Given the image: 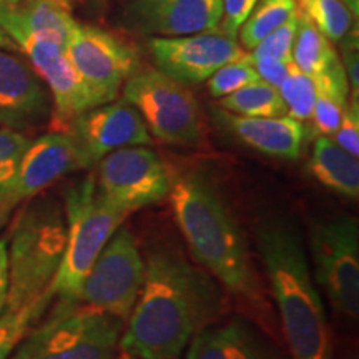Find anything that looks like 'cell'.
Here are the masks:
<instances>
[{
    "instance_id": "1",
    "label": "cell",
    "mask_w": 359,
    "mask_h": 359,
    "mask_svg": "<svg viewBox=\"0 0 359 359\" xmlns=\"http://www.w3.org/2000/svg\"><path fill=\"white\" fill-rule=\"evenodd\" d=\"M222 309L218 281L173 245L145 258V280L125 323L118 351L133 359H180Z\"/></svg>"
},
{
    "instance_id": "18",
    "label": "cell",
    "mask_w": 359,
    "mask_h": 359,
    "mask_svg": "<svg viewBox=\"0 0 359 359\" xmlns=\"http://www.w3.org/2000/svg\"><path fill=\"white\" fill-rule=\"evenodd\" d=\"M185 359H290L246 318L210 323L193 336Z\"/></svg>"
},
{
    "instance_id": "4",
    "label": "cell",
    "mask_w": 359,
    "mask_h": 359,
    "mask_svg": "<svg viewBox=\"0 0 359 359\" xmlns=\"http://www.w3.org/2000/svg\"><path fill=\"white\" fill-rule=\"evenodd\" d=\"M67 241L64 205L53 196L25 201L7 240L8 293L6 309H20L50 288Z\"/></svg>"
},
{
    "instance_id": "27",
    "label": "cell",
    "mask_w": 359,
    "mask_h": 359,
    "mask_svg": "<svg viewBox=\"0 0 359 359\" xmlns=\"http://www.w3.org/2000/svg\"><path fill=\"white\" fill-rule=\"evenodd\" d=\"M294 4L331 42L339 43L351 30L353 13L343 0H294Z\"/></svg>"
},
{
    "instance_id": "31",
    "label": "cell",
    "mask_w": 359,
    "mask_h": 359,
    "mask_svg": "<svg viewBox=\"0 0 359 359\" xmlns=\"http://www.w3.org/2000/svg\"><path fill=\"white\" fill-rule=\"evenodd\" d=\"M296 29H298V11H296L285 24H281L278 29L273 30L271 34L266 35V37L253 48L251 55L293 60V58H291V52H293Z\"/></svg>"
},
{
    "instance_id": "22",
    "label": "cell",
    "mask_w": 359,
    "mask_h": 359,
    "mask_svg": "<svg viewBox=\"0 0 359 359\" xmlns=\"http://www.w3.org/2000/svg\"><path fill=\"white\" fill-rule=\"evenodd\" d=\"M313 80L316 87L311 115L314 130L325 137H333L349 102V83L341 60H336Z\"/></svg>"
},
{
    "instance_id": "34",
    "label": "cell",
    "mask_w": 359,
    "mask_h": 359,
    "mask_svg": "<svg viewBox=\"0 0 359 359\" xmlns=\"http://www.w3.org/2000/svg\"><path fill=\"white\" fill-rule=\"evenodd\" d=\"M257 2L258 0H222V20L218 24V30L236 37L238 30Z\"/></svg>"
},
{
    "instance_id": "25",
    "label": "cell",
    "mask_w": 359,
    "mask_h": 359,
    "mask_svg": "<svg viewBox=\"0 0 359 359\" xmlns=\"http://www.w3.org/2000/svg\"><path fill=\"white\" fill-rule=\"evenodd\" d=\"M296 12L294 0H258L240 27L241 47L253 50L262 40Z\"/></svg>"
},
{
    "instance_id": "7",
    "label": "cell",
    "mask_w": 359,
    "mask_h": 359,
    "mask_svg": "<svg viewBox=\"0 0 359 359\" xmlns=\"http://www.w3.org/2000/svg\"><path fill=\"white\" fill-rule=\"evenodd\" d=\"M122 93L156 140L175 147H196L203 140V115L187 85L158 69H138L123 83Z\"/></svg>"
},
{
    "instance_id": "38",
    "label": "cell",
    "mask_w": 359,
    "mask_h": 359,
    "mask_svg": "<svg viewBox=\"0 0 359 359\" xmlns=\"http://www.w3.org/2000/svg\"><path fill=\"white\" fill-rule=\"evenodd\" d=\"M343 2H344V6L349 8V12H351L353 15L356 17L358 15V6H359L358 0H343Z\"/></svg>"
},
{
    "instance_id": "6",
    "label": "cell",
    "mask_w": 359,
    "mask_h": 359,
    "mask_svg": "<svg viewBox=\"0 0 359 359\" xmlns=\"http://www.w3.org/2000/svg\"><path fill=\"white\" fill-rule=\"evenodd\" d=\"M125 323L87 304L60 303L27 331L8 359H118Z\"/></svg>"
},
{
    "instance_id": "2",
    "label": "cell",
    "mask_w": 359,
    "mask_h": 359,
    "mask_svg": "<svg viewBox=\"0 0 359 359\" xmlns=\"http://www.w3.org/2000/svg\"><path fill=\"white\" fill-rule=\"evenodd\" d=\"M170 178L167 198L193 259L233 296L262 303L248 243L217 183L200 170L170 168Z\"/></svg>"
},
{
    "instance_id": "36",
    "label": "cell",
    "mask_w": 359,
    "mask_h": 359,
    "mask_svg": "<svg viewBox=\"0 0 359 359\" xmlns=\"http://www.w3.org/2000/svg\"><path fill=\"white\" fill-rule=\"evenodd\" d=\"M8 293V259H7V240L0 238V314L6 311Z\"/></svg>"
},
{
    "instance_id": "26",
    "label": "cell",
    "mask_w": 359,
    "mask_h": 359,
    "mask_svg": "<svg viewBox=\"0 0 359 359\" xmlns=\"http://www.w3.org/2000/svg\"><path fill=\"white\" fill-rule=\"evenodd\" d=\"M53 294L50 290L47 293L35 299L34 303L27 304V306L15 309H6L0 314V359H8L20 339L24 338L27 331L32 327L34 323L40 320V316L52 303Z\"/></svg>"
},
{
    "instance_id": "12",
    "label": "cell",
    "mask_w": 359,
    "mask_h": 359,
    "mask_svg": "<svg viewBox=\"0 0 359 359\" xmlns=\"http://www.w3.org/2000/svg\"><path fill=\"white\" fill-rule=\"evenodd\" d=\"M0 29L29 57L30 65L45 83L52 97L53 123L64 132L75 116L97 107L88 88L72 65L64 45L40 39L27 32L19 24L0 15Z\"/></svg>"
},
{
    "instance_id": "28",
    "label": "cell",
    "mask_w": 359,
    "mask_h": 359,
    "mask_svg": "<svg viewBox=\"0 0 359 359\" xmlns=\"http://www.w3.org/2000/svg\"><path fill=\"white\" fill-rule=\"evenodd\" d=\"M278 92L286 107V115L298 122L311 120L314 100H316V87H314L313 77L303 74L298 67L293 65L288 77L278 87Z\"/></svg>"
},
{
    "instance_id": "15",
    "label": "cell",
    "mask_w": 359,
    "mask_h": 359,
    "mask_svg": "<svg viewBox=\"0 0 359 359\" xmlns=\"http://www.w3.org/2000/svg\"><path fill=\"white\" fill-rule=\"evenodd\" d=\"M64 132L77 143L83 167L92 168L111 151L150 147L154 140L142 115L128 102H109L75 116Z\"/></svg>"
},
{
    "instance_id": "29",
    "label": "cell",
    "mask_w": 359,
    "mask_h": 359,
    "mask_svg": "<svg viewBox=\"0 0 359 359\" xmlns=\"http://www.w3.org/2000/svg\"><path fill=\"white\" fill-rule=\"evenodd\" d=\"M259 77L257 70L253 69L250 62V53L241 60L231 62V64L223 65L215 74L206 80L208 83V92L213 98H223L236 90L246 87V85L258 82Z\"/></svg>"
},
{
    "instance_id": "40",
    "label": "cell",
    "mask_w": 359,
    "mask_h": 359,
    "mask_svg": "<svg viewBox=\"0 0 359 359\" xmlns=\"http://www.w3.org/2000/svg\"><path fill=\"white\" fill-rule=\"evenodd\" d=\"M123 359H133V358H127V356H123Z\"/></svg>"
},
{
    "instance_id": "14",
    "label": "cell",
    "mask_w": 359,
    "mask_h": 359,
    "mask_svg": "<svg viewBox=\"0 0 359 359\" xmlns=\"http://www.w3.org/2000/svg\"><path fill=\"white\" fill-rule=\"evenodd\" d=\"M79 170H85L82 155L67 132L55 130L32 140L11 187L0 195V226L13 210Z\"/></svg>"
},
{
    "instance_id": "33",
    "label": "cell",
    "mask_w": 359,
    "mask_h": 359,
    "mask_svg": "<svg viewBox=\"0 0 359 359\" xmlns=\"http://www.w3.org/2000/svg\"><path fill=\"white\" fill-rule=\"evenodd\" d=\"M341 43V65L346 74L349 83V97L359 98V50H358V29H351L339 40Z\"/></svg>"
},
{
    "instance_id": "20",
    "label": "cell",
    "mask_w": 359,
    "mask_h": 359,
    "mask_svg": "<svg viewBox=\"0 0 359 359\" xmlns=\"http://www.w3.org/2000/svg\"><path fill=\"white\" fill-rule=\"evenodd\" d=\"M0 15L64 47L79 25L74 19V0H24L19 6H0Z\"/></svg>"
},
{
    "instance_id": "3",
    "label": "cell",
    "mask_w": 359,
    "mask_h": 359,
    "mask_svg": "<svg viewBox=\"0 0 359 359\" xmlns=\"http://www.w3.org/2000/svg\"><path fill=\"white\" fill-rule=\"evenodd\" d=\"M257 245L290 359H334L326 308L298 231L280 219H266L257 228Z\"/></svg>"
},
{
    "instance_id": "30",
    "label": "cell",
    "mask_w": 359,
    "mask_h": 359,
    "mask_svg": "<svg viewBox=\"0 0 359 359\" xmlns=\"http://www.w3.org/2000/svg\"><path fill=\"white\" fill-rule=\"evenodd\" d=\"M30 143L32 140L19 130L0 127V195L11 187L15 178Z\"/></svg>"
},
{
    "instance_id": "21",
    "label": "cell",
    "mask_w": 359,
    "mask_h": 359,
    "mask_svg": "<svg viewBox=\"0 0 359 359\" xmlns=\"http://www.w3.org/2000/svg\"><path fill=\"white\" fill-rule=\"evenodd\" d=\"M308 170L314 180L327 190L358 200L359 196V160L348 154L331 137L320 135L313 145Z\"/></svg>"
},
{
    "instance_id": "39",
    "label": "cell",
    "mask_w": 359,
    "mask_h": 359,
    "mask_svg": "<svg viewBox=\"0 0 359 359\" xmlns=\"http://www.w3.org/2000/svg\"><path fill=\"white\" fill-rule=\"evenodd\" d=\"M24 0H0V6H19Z\"/></svg>"
},
{
    "instance_id": "23",
    "label": "cell",
    "mask_w": 359,
    "mask_h": 359,
    "mask_svg": "<svg viewBox=\"0 0 359 359\" xmlns=\"http://www.w3.org/2000/svg\"><path fill=\"white\" fill-rule=\"evenodd\" d=\"M291 58L303 74L316 77L336 60H339V55L334 50L333 42L304 13L298 11V29H296Z\"/></svg>"
},
{
    "instance_id": "17",
    "label": "cell",
    "mask_w": 359,
    "mask_h": 359,
    "mask_svg": "<svg viewBox=\"0 0 359 359\" xmlns=\"http://www.w3.org/2000/svg\"><path fill=\"white\" fill-rule=\"evenodd\" d=\"M50 111V93L35 70L0 48V127L22 132L42 123Z\"/></svg>"
},
{
    "instance_id": "32",
    "label": "cell",
    "mask_w": 359,
    "mask_h": 359,
    "mask_svg": "<svg viewBox=\"0 0 359 359\" xmlns=\"http://www.w3.org/2000/svg\"><path fill=\"white\" fill-rule=\"evenodd\" d=\"M333 140L348 154L359 156V103L358 98L349 97L341 122L333 133Z\"/></svg>"
},
{
    "instance_id": "35",
    "label": "cell",
    "mask_w": 359,
    "mask_h": 359,
    "mask_svg": "<svg viewBox=\"0 0 359 359\" xmlns=\"http://www.w3.org/2000/svg\"><path fill=\"white\" fill-rule=\"evenodd\" d=\"M250 62L253 69L257 70L259 80L266 82L273 87H280L288 77V74L293 69V60H283V58L273 57H257L250 53Z\"/></svg>"
},
{
    "instance_id": "8",
    "label": "cell",
    "mask_w": 359,
    "mask_h": 359,
    "mask_svg": "<svg viewBox=\"0 0 359 359\" xmlns=\"http://www.w3.org/2000/svg\"><path fill=\"white\" fill-rule=\"evenodd\" d=\"M313 280L336 311L359 316V223L351 215L318 219L309 230Z\"/></svg>"
},
{
    "instance_id": "16",
    "label": "cell",
    "mask_w": 359,
    "mask_h": 359,
    "mask_svg": "<svg viewBox=\"0 0 359 359\" xmlns=\"http://www.w3.org/2000/svg\"><path fill=\"white\" fill-rule=\"evenodd\" d=\"M128 25L154 37H182L218 29L222 0H133Z\"/></svg>"
},
{
    "instance_id": "11",
    "label": "cell",
    "mask_w": 359,
    "mask_h": 359,
    "mask_svg": "<svg viewBox=\"0 0 359 359\" xmlns=\"http://www.w3.org/2000/svg\"><path fill=\"white\" fill-rule=\"evenodd\" d=\"M65 50L97 105L116 100L123 83L140 69L132 45L98 27L79 24Z\"/></svg>"
},
{
    "instance_id": "5",
    "label": "cell",
    "mask_w": 359,
    "mask_h": 359,
    "mask_svg": "<svg viewBox=\"0 0 359 359\" xmlns=\"http://www.w3.org/2000/svg\"><path fill=\"white\" fill-rule=\"evenodd\" d=\"M62 205L67 224L65 251L48 290L60 303L75 304L90 268L128 213L103 196L93 177L65 188Z\"/></svg>"
},
{
    "instance_id": "13",
    "label": "cell",
    "mask_w": 359,
    "mask_h": 359,
    "mask_svg": "<svg viewBox=\"0 0 359 359\" xmlns=\"http://www.w3.org/2000/svg\"><path fill=\"white\" fill-rule=\"evenodd\" d=\"M150 52L156 69L183 85L206 82L223 65L248 55L236 37L218 29L182 37H154Z\"/></svg>"
},
{
    "instance_id": "10",
    "label": "cell",
    "mask_w": 359,
    "mask_h": 359,
    "mask_svg": "<svg viewBox=\"0 0 359 359\" xmlns=\"http://www.w3.org/2000/svg\"><path fill=\"white\" fill-rule=\"evenodd\" d=\"M97 185L105 198L132 215L168 196L170 167L150 147H125L98 161Z\"/></svg>"
},
{
    "instance_id": "24",
    "label": "cell",
    "mask_w": 359,
    "mask_h": 359,
    "mask_svg": "<svg viewBox=\"0 0 359 359\" xmlns=\"http://www.w3.org/2000/svg\"><path fill=\"white\" fill-rule=\"evenodd\" d=\"M219 109L241 116H281L286 107L276 87L263 80L219 98Z\"/></svg>"
},
{
    "instance_id": "37",
    "label": "cell",
    "mask_w": 359,
    "mask_h": 359,
    "mask_svg": "<svg viewBox=\"0 0 359 359\" xmlns=\"http://www.w3.org/2000/svg\"><path fill=\"white\" fill-rule=\"evenodd\" d=\"M0 48L7 52H13V53L20 52L19 47H17V43L13 42V40L6 34V30L2 29H0Z\"/></svg>"
},
{
    "instance_id": "9",
    "label": "cell",
    "mask_w": 359,
    "mask_h": 359,
    "mask_svg": "<svg viewBox=\"0 0 359 359\" xmlns=\"http://www.w3.org/2000/svg\"><path fill=\"white\" fill-rule=\"evenodd\" d=\"M145 280V258L133 231L120 226L85 276L79 303L127 323Z\"/></svg>"
},
{
    "instance_id": "19",
    "label": "cell",
    "mask_w": 359,
    "mask_h": 359,
    "mask_svg": "<svg viewBox=\"0 0 359 359\" xmlns=\"http://www.w3.org/2000/svg\"><path fill=\"white\" fill-rule=\"evenodd\" d=\"M215 120L258 154L283 160H296L302 155L306 130L303 122L281 116H241L223 109H215Z\"/></svg>"
}]
</instances>
